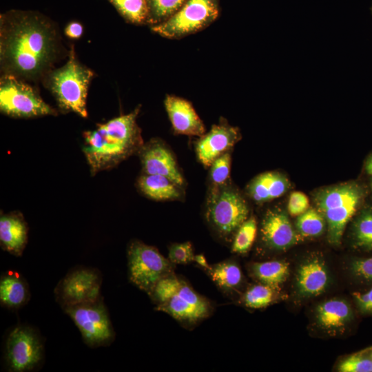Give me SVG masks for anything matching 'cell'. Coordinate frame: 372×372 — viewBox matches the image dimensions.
<instances>
[{"instance_id":"cell-11","label":"cell","mask_w":372,"mask_h":372,"mask_svg":"<svg viewBox=\"0 0 372 372\" xmlns=\"http://www.w3.org/2000/svg\"><path fill=\"white\" fill-rule=\"evenodd\" d=\"M43 357L41 338L32 327L20 325L8 334L6 360L11 371H30L40 364Z\"/></svg>"},{"instance_id":"cell-42","label":"cell","mask_w":372,"mask_h":372,"mask_svg":"<svg viewBox=\"0 0 372 372\" xmlns=\"http://www.w3.org/2000/svg\"><path fill=\"white\" fill-rule=\"evenodd\" d=\"M371 14H372V4H371Z\"/></svg>"},{"instance_id":"cell-31","label":"cell","mask_w":372,"mask_h":372,"mask_svg":"<svg viewBox=\"0 0 372 372\" xmlns=\"http://www.w3.org/2000/svg\"><path fill=\"white\" fill-rule=\"evenodd\" d=\"M231 154L229 152L217 158L210 166L209 178L212 186H221L229 183Z\"/></svg>"},{"instance_id":"cell-17","label":"cell","mask_w":372,"mask_h":372,"mask_svg":"<svg viewBox=\"0 0 372 372\" xmlns=\"http://www.w3.org/2000/svg\"><path fill=\"white\" fill-rule=\"evenodd\" d=\"M329 276L324 261L316 256L304 261L296 275V287L302 296H316L328 287Z\"/></svg>"},{"instance_id":"cell-23","label":"cell","mask_w":372,"mask_h":372,"mask_svg":"<svg viewBox=\"0 0 372 372\" xmlns=\"http://www.w3.org/2000/svg\"><path fill=\"white\" fill-rule=\"evenodd\" d=\"M207 273L225 295L234 293L243 281L242 271L233 260L228 259L211 265Z\"/></svg>"},{"instance_id":"cell-35","label":"cell","mask_w":372,"mask_h":372,"mask_svg":"<svg viewBox=\"0 0 372 372\" xmlns=\"http://www.w3.org/2000/svg\"><path fill=\"white\" fill-rule=\"evenodd\" d=\"M351 270L358 278L372 280V257L353 260Z\"/></svg>"},{"instance_id":"cell-38","label":"cell","mask_w":372,"mask_h":372,"mask_svg":"<svg viewBox=\"0 0 372 372\" xmlns=\"http://www.w3.org/2000/svg\"><path fill=\"white\" fill-rule=\"evenodd\" d=\"M194 262H196L198 266L206 271L211 267V265L207 263L206 258L203 254L195 255Z\"/></svg>"},{"instance_id":"cell-18","label":"cell","mask_w":372,"mask_h":372,"mask_svg":"<svg viewBox=\"0 0 372 372\" xmlns=\"http://www.w3.org/2000/svg\"><path fill=\"white\" fill-rule=\"evenodd\" d=\"M28 225L19 212L1 214L0 218V243L3 249L20 256L28 242Z\"/></svg>"},{"instance_id":"cell-28","label":"cell","mask_w":372,"mask_h":372,"mask_svg":"<svg viewBox=\"0 0 372 372\" xmlns=\"http://www.w3.org/2000/svg\"><path fill=\"white\" fill-rule=\"evenodd\" d=\"M118 12L128 22L134 24L146 23L147 6L146 0H108Z\"/></svg>"},{"instance_id":"cell-15","label":"cell","mask_w":372,"mask_h":372,"mask_svg":"<svg viewBox=\"0 0 372 372\" xmlns=\"http://www.w3.org/2000/svg\"><path fill=\"white\" fill-rule=\"evenodd\" d=\"M260 236L269 249L285 250L297 241V235L287 215L280 209L267 210L260 224Z\"/></svg>"},{"instance_id":"cell-26","label":"cell","mask_w":372,"mask_h":372,"mask_svg":"<svg viewBox=\"0 0 372 372\" xmlns=\"http://www.w3.org/2000/svg\"><path fill=\"white\" fill-rule=\"evenodd\" d=\"M187 0H146L147 24L154 26L164 22L174 14Z\"/></svg>"},{"instance_id":"cell-32","label":"cell","mask_w":372,"mask_h":372,"mask_svg":"<svg viewBox=\"0 0 372 372\" xmlns=\"http://www.w3.org/2000/svg\"><path fill=\"white\" fill-rule=\"evenodd\" d=\"M338 369L341 372H372V359L365 351L358 352L343 360Z\"/></svg>"},{"instance_id":"cell-20","label":"cell","mask_w":372,"mask_h":372,"mask_svg":"<svg viewBox=\"0 0 372 372\" xmlns=\"http://www.w3.org/2000/svg\"><path fill=\"white\" fill-rule=\"evenodd\" d=\"M316 322L323 329L335 331L343 328L352 318L349 304L341 299H331L320 304L316 309Z\"/></svg>"},{"instance_id":"cell-40","label":"cell","mask_w":372,"mask_h":372,"mask_svg":"<svg viewBox=\"0 0 372 372\" xmlns=\"http://www.w3.org/2000/svg\"><path fill=\"white\" fill-rule=\"evenodd\" d=\"M371 189H372V178H371Z\"/></svg>"},{"instance_id":"cell-37","label":"cell","mask_w":372,"mask_h":372,"mask_svg":"<svg viewBox=\"0 0 372 372\" xmlns=\"http://www.w3.org/2000/svg\"><path fill=\"white\" fill-rule=\"evenodd\" d=\"M83 30V26L81 23L73 21L68 24L65 29V33L70 38L77 39L81 36Z\"/></svg>"},{"instance_id":"cell-1","label":"cell","mask_w":372,"mask_h":372,"mask_svg":"<svg viewBox=\"0 0 372 372\" xmlns=\"http://www.w3.org/2000/svg\"><path fill=\"white\" fill-rule=\"evenodd\" d=\"M57 52V35L45 17L23 10L1 14L0 61L4 74L35 80L47 72Z\"/></svg>"},{"instance_id":"cell-4","label":"cell","mask_w":372,"mask_h":372,"mask_svg":"<svg viewBox=\"0 0 372 372\" xmlns=\"http://www.w3.org/2000/svg\"><path fill=\"white\" fill-rule=\"evenodd\" d=\"M94 75L90 68L78 61L72 48L66 63L51 71L45 84L62 110L86 118L87 92Z\"/></svg>"},{"instance_id":"cell-10","label":"cell","mask_w":372,"mask_h":372,"mask_svg":"<svg viewBox=\"0 0 372 372\" xmlns=\"http://www.w3.org/2000/svg\"><path fill=\"white\" fill-rule=\"evenodd\" d=\"M90 347L107 346L115 337L110 316L101 296L97 300L63 308Z\"/></svg>"},{"instance_id":"cell-36","label":"cell","mask_w":372,"mask_h":372,"mask_svg":"<svg viewBox=\"0 0 372 372\" xmlns=\"http://www.w3.org/2000/svg\"><path fill=\"white\" fill-rule=\"evenodd\" d=\"M353 296L362 313L372 314V288L365 293L355 292Z\"/></svg>"},{"instance_id":"cell-2","label":"cell","mask_w":372,"mask_h":372,"mask_svg":"<svg viewBox=\"0 0 372 372\" xmlns=\"http://www.w3.org/2000/svg\"><path fill=\"white\" fill-rule=\"evenodd\" d=\"M141 106L132 112L98 124L83 133V151L92 175L111 169L138 153L144 142L136 118Z\"/></svg>"},{"instance_id":"cell-33","label":"cell","mask_w":372,"mask_h":372,"mask_svg":"<svg viewBox=\"0 0 372 372\" xmlns=\"http://www.w3.org/2000/svg\"><path fill=\"white\" fill-rule=\"evenodd\" d=\"M194 253L191 242L174 243L169 248L168 259L173 265H187L194 262Z\"/></svg>"},{"instance_id":"cell-3","label":"cell","mask_w":372,"mask_h":372,"mask_svg":"<svg viewBox=\"0 0 372 372\" xmlns=\"http://www.w3.org/2000/svg\"><path fill=\"white\" fill-rule=\"evenodd\" d=\"M157 311H163L186 327H192L213 313L212 303L174 273L163 278L148 295Z\"/></svg>"},{"instance_id":"cell-39","label":"cell","mask_w":372,"mask_h":372,"mask_svg":"<svg viewBox=\"0 0 372 372\" xmlns=\"http://www.w3.org/2000/svg\"><path fill=\"white\" fill-rule=\"evenodd\" d=\"M365 170L368 174L372 176V154L369 156L365 163Z\"/></svg>"},{"instance_id":"cell-14","label":"cell","mask_w":372,"mask_h":372,"mask_svg":"<svg viewBox=\"0 0 372 372\" xmlns=\"http://www.w3.org/2000/svg\"><path fill=\"white\" fill-rule=\"evenodd\" d=\"M138 153L144 174L164 176L180 187L184 185L185 179L176 159L163 141L152 139L144 143Z\"/></svg>"},{"instance_id":"cell-25","label":"cell","mask_w":372,"mask_h":372,"mask_svg":"<svg viewBox=\"0 0 372 372\" xmlns=\"http://www.w3.org/2000/svg\"><path fill=\"white\" fill-rule=\"evenodd\" d=\"M278 298V289L258 283L249 287L241 298V302L249 309H262Z\"/></svg>"},{"instance_id":"cell-13","label":"cell","mask_w":372,"mask_h":372,"mask_svg":"<svg viewBox=\"0 0 372 372\" xmlns=\"http://www.w3.org/2000/svg\"><path fill=\"white\" fill-rule=\"evenodd\" d=\"M239 130L227 123L225 119L213 125L210 130L200 136L195 144L197 158L206 167L229 149L240 140Z\"/></svg>"},{"instance_id":"cell-5","label":"cell","mask_w":372,"mask_h":372,"mask_svg":"<svg viewBox=\"0 0 372 372\" xmlns=\"http://www.w3.org/2000/svg\"><path fill=\"white\" fill-rule=\"evenodd\" d=\"M362 197V189L354 183L327 187L316 193L315 203L326 220L330 243H340L345 226L355 212Z\"/></svg>"},{"instance_id":"cell-9","label":"cell","mask_w":372,"mask_h":372,"mask_svg":"<svg viewBox=\"0 0 372 372\" xmlns=\"http://www.w3.org/2000/svg\"><path fill=\"white\" fill-rule=\"evenodd\" d=\"M0 110L16 118L57 114L33 87L12 74H4L1 78Z\"/></svg>"},{"instance_id":"cell-29","label":"cell","mask_w":372,"mask_h":372,"mask_svg":"<svg viewBox=\"0 0 372 372\" xmlns=\"http://www.w3.org/2000/svg\"><path fill=\"white\" fill-rule=\"evenodd\" d=\"M327 223L322 214L316 209H309L298 216L296 227L299 233L306 237H316L321 235Z\"/></svg>"},{"instance_id":"cell-6","label":"cell","mask_w":372,"mask_h":372,"mask_svg":"<svg viewBox=\"0 0 372 372\" xmlns=\"http://www.w3.org/2000/svg\"><path fill=\"white\" fill-rule=\"evenodd\" d=\"M249 214L245 199L229 183L212 187L207 198L205 217L219 238L231 241L237 229L249 218Z\"/></svg>"},{"instance_id":"cell-21","label":"cell","mask_w":372,"mask_h":372,"mask_svg":"<svg viewBox=\"0 0 372 372\" xmlns=\"http://www.w3.org/2000/svg\"><path fill=\"white\" fill-rule=\"evenodd\" d=\"M30 297L28 285L17 272L8 271L0 279V302L2 306L16 309L25 305Z\"/></svg>"},{"instance_id":"cell-41","label":"cell","mask_w":372,"mask_h":372,"mask_svg":"<svg viewBox=\"0 0 372 372\" xmlns=\"http://www.w3.org/2000/svg\"><path fill=\"white\" fill-rule=\"evenodd\" d=\"M370 356H371V358L372 359V351L370 353Z\"/></svg>"},{"instance_id":"cell-24","label":"cell","mask_w":372,"mask_h":372,"mask_svg":"<svg viewBox=\"0 0 372 372\" xmlns=\"http://www.w3.org/2000/svg\"><path fill=\"white\" fill-rule=\"evenodd\" d=\"M249 271L259 283L278 289L289 275V265L282 260L255 262L250 265Z\"/></svg>"},{"instance_id":"cell-34","label":"cell","mask_w":372,"mask_h":372,"mask_svg":"<svg viewBox=\"0 0 372 372\" xmlns=\"http://www.w3.org/2000/svg\"><path fill=\"white\" fill-rule=\"evenodd\" d=\"M309 203L307 196L300 192H294L289 196L288 211L293 216H300L309 209Z\"/></svg>"},{"instance_id":"cell-22","label":"cell","mask_w":372,"mask_h":372,"mask_svg":"<svg viewBox=\"0 0 372 372\" xmlns=\"http://www.w3.org/2000/svg\"><path fill=\"white\" fill-rule=\"evenodd\" d=\"M140 191L155 200H174L182 197L181 187L166 176L143 174L137 181Z\"/></svg>"},{"instance_id":"cell-30","label":"cell","mask_w":372,"mask_h":372,"mask_svg":"<svg viewBox=\"0 0 372 372\" xmlns=\"http://www.w3.org/2000/svg\"><path fill=\"white\" fill-rule=\"evenodd\" d=\"M355 245L364 249H372V211L362 212L354 225Z\"/></svg>"},{"instance_id":"cell-27","label":"cell","mask_w":372,"mask_h":372,"mask_svg":"<svg viewBox=\"0 0 372 372\" xmlns=\"http://www.w3.org/2000/svg\"><path fill=\"white\" fill-rule=\"evenodd\" d=\"M258 231L254 216L249 217L237 229L231 240V251L238 254L247 253L252 247Z\"/></svg>"},{"instance_id":"cell-12","label":"cell","mask_w":372,"mask_h":372,"mask_svg":"<svg viewBox=\"0 0 372 372\" xmlns=\"http://www.w3.org/2000/svg\"><path fill=\"white\" fill-rule=\"evenodd\" d=\"M102 276L95 268L79 267L71 269L58 283L54 294L62 308L94 301L100 295Z\"/></svg>"},{"instance_id":"cell-7","label":"cell","mask_w":372,"mask_h":372,"mask_svg":"<svg viewBox=\"0 0 372 372\" xmlns=\"http://www.w3.org/2000/svg\"><path fill=\"white\" fill-rule=\"evenodd\" d=\"M219 13L218 0H187L167 20L152 26V30L165 38L181 39L209 26Z\"/></svg>"},{"instance_id":"cell-19","label":"cell","mask_w":372,"mask_h":372,"mask_svg":"<svg viewBox=\"0 0 372 372\" xmlns=\"http://www.w3.org/2000/svg\"><path fill=\"white\" fill-rule=\"evenodd\" d=\"M290 186L289 180L277 172H267L256 176L247 186L250 198L262 203L283 195Z\"/></svg>"},{"instance_id":"cell-8","label":"cell","mask_w":372,"mask_h":372,"mask_svg":"<svg viewBox=\"0 0 372 372\" xmlns=\"http://www.w3.org/2000/svg\"><path fill=\"white\" fill-rule=\"evenodd\" d=\"M129 278L148 295L163 278L174 273L173 264L154 247L137 240L130 242L127 251Z\"/></svg>"},{"instance_id":"cell-16","label":"cell","mask_w":372,"mask_h":372,"mask_svg":"<svg viewBox=\"0 0 372 372\" xmlns=\"http://www.w3.org/2000/svg\"><path fill=\"white\" fill-rule=\"evenodd\" d=\"M164 104L176 134L198 137L205 134V125L189 101L167 95Z\"/></svg>"}]
</instances>
